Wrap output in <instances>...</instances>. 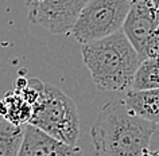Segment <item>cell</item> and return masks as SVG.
<instances>
[{
  "mask_svg": "<svg viewBox=\"0 0 159 156\" xmlns=\"http://www.w3.org/2000/svg\"><path fill=\"white\" fill-rule=\"evenodd\" d=\"M157 131V124L138 117L124 101L108 102L90 128L94 156H142Z\"/></svg>",
  "mask_w": 159,
  "mask_h": 156,
  "instance_id": "cell-1",
  "label": "cell"
},
{
  "mask_svg": "<svg viewBox=\"0 0 159 156\" xmlns=\"http://www.w3.org/2000/svg\"><path fill=\"white\" fill-rule=\"evenodd\" d=\"M81 55L94 86L101 91L129 90L142 63V58L123 31L82 45Z\"/></svg>",
  "mask_w": 159,
  "mask_h": 156,
  "instance_id": "cell-2",
  "label": "cell"
},
{
  "mask_svg": "<svg viewBox=\"0 0 159 156\" xmlns=\"http://www.w3.org/2000/svg\"><path fill=\"white\" fill-rule=\"evenodd\" d=\"M33 109L30 125L65 144L75 145L80 136V116L75 102L66 93L45 82L41 101Z\"/></svg>",
  "mask_w": 159,
  "mask_h": 156,
  "instance_id": "cell-3",
  "label": "cell"
},
{
  "mask_svg": "<svg viewBox=\"0 0 159 156\" xmlns=\"http://www.w3.org/2000/svg\"><path fill=\"white\" fill-rule=\"evenodd\" d=\"M132 0H88L70 34L78 43L108 38L123 30Z\"/></svg>",
  "mask_w": 159,
  "mask_h": 156,
  "instance_id": "cell-4",
  "label": "cell"
},
{
  "mask_svg": "<svg viewBox=\"0 0 159 156\" xmlns=\"http://www.w3.org/2000/svg\"><path fill=\"white\" fill-rule=\"evenodd\" d=\"M121 31L142 61L159 57V11L151 0H132Z\"/></svg>",
  "mask_w": 159,
  "mask_h": 156,
  "instance_id": "cell-5",
  "label": "cell"
},
{
  "mask_svg": "<svg viewBox=\"0 0 159 156\" xmlns=\"http://www.w3.org/2000/svg\"><path fill=\"white\" fill-rule=\"evenodd\" d=\"M88 0H26L27 19L54 35L67 34Z\"/></svg>",
  "mask_w": 159,
  "mask_h": 156,
  "instance_id": "cell-6",
  "label": "cell"
},
{
  "mask_svg": "<svg viewBox=\"0 0 159 156\" xmlns=\"http://www.w3.org/2000/svg\"><path fill=\"white\" fill-rule=\"evenodd\" d=\"M19 156H84L77 145H69L51 137L30 124L25 128V137Z\"/></svg>",
  "mask_w": 159,
  "mask_h": 156,
  "instance_id": "cell-7",
  "label": "cell"
},
{
  "mask_svg": "<svg viewBox=\"0 0 159 156\" xmlns=\"http://www.w3.org/2000/svg\"><path fill=\"white\" fill-rule=\"evenodd\" d=\"M127 108L138 117L154 123L159 127V89L132 90L129 89L124 97Z\"/></svg>",
  "mask_w": 159,
  "mask_h": 156,
  "instance_id": "cell-8",
  "label": "cell"
},
{
  "mask_svg": "<svg viewBox=\"0 0 159 156\" xmlns=\"http://www.w3.org/2000/svg\"><path fill=\"white\" fill-rule=\"evenodd\" d=\"M33 106L16 89L8 91L4 97L0 98V117L14 125H27L33 117Z\"/></svg>",
  "mask_w": 159,
  "mask_h": 156,
  "instance_id": "cell-9",
  "label": "cell"
},
{
  "mask_svg": "<svg viewBox=\"0 0 159 156\" xmlns=\"http://www.w3.org/2000/svg\"><path fill=\"white\" fill-rule=\"evenodd\" d=\"M25 128L0 120V156H19L25 137Z\"/></svg>",
  "mask_w": 159,
  "mask_h": 156,
  "instance_id": "cell-10",
  "label": "cell"
},
{
  "mask_svg": "<svg viewBox=\"0 0 159 156\" xmlns=\"http://www.w3.org/2000/svg\"><path fill=\"white\" fill-rule=\"evenodd\" d=\"M132 90L159 89V57H152L142 61L134 77Z\"/></svg>",
  "mask_w": 159,
  "mask_h": 156,
  "instance_id": "cell-11",
  "label": "cell"
},
{
  "mask_svg": "<svg viewBox=\"0 0 159 156\" xmlns=\"http://www.w3.org/2000/svg\"><path fill=\"white\" fill-rule=\"evenodd\" d=\"M142 156H159V151H150V149H147V151L143 152Z\"/></svg>",
  "mask_w": 159,
  "mask_h": 156,
  "instance_id": "cell-12",
  "label": "cell"
},
{
  "mask_svg": "<svg viewBox=\"0 0 159 156\" xmlns=\"http://www.w3.org/2000/svg\"><path fill=\"white\" fill-rule=\"evenodd\" d=\"M151 3H152V6L159 11V0H151Z\"/></svg>",
  "mask_w": 159,
  "mask_h": 156,
  "instance_id": "cell-13",
  "label": "cell"
},
{
  "mask_svg": "<svg viewBox=\"0 0 159 156\" xmlns=\"http://www.w3.org/2000/svg\"><path fill=\"white\" fill-rule=\"evenodd\" d=\"M0 120H3V118H2V117H0Z\"/></svg>",
  "mask_w": 159,
  "mask_h": 156,
  "instance_id": "cell-14",
  "label": "cell"
},
{
  "mask_svg": "<svg viewBox=\"0 0 159 156\" xmlns=\"http://www.w3.org/2000/svg\"><path fill=\"white\" fill-rule=\"evenodd\" d=\"M158 132H159V131H158ZM158 151H159V149H158Z\"/></svg>",
  "mask_w": 159,
  "mask_h": 156,
  "instance_id": "cell-15",
  "label": "cell"
}]
</instances>
